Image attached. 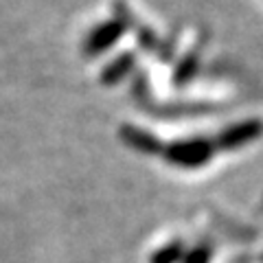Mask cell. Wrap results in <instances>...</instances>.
Returning a JSON list of instances; mask_svg holds the SVG:
<instances>
[{
  "label": "cell",
  "instance_id": "1",
  "mask_svg": "<svg viewBox=\"0 0 263 263\" xmlns=\"http://www.w3.org/2000/svg\"><path fill=\"white\" fill-rule=\"evenodd\" d=\"M263 136V121L252 117L237 121L228 127H221L215 134H200L193 138H182L176 143H160V138L152 136L145 129L125 127V138L141 152H156L164 156V160L184 169H197L211 162L221 152H235L254 143Z\"/></svg>",
  "mask_w": 263,
  "mask_h": 263
}]
</instances>
